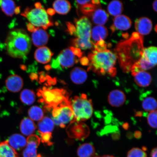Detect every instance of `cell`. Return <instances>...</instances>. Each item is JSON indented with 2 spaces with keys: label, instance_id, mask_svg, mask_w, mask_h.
<instances>
[{
  "label": "cell",
  "instance_id": "1",
  "mask_svg": "<svg viewBox=\"0 0 157 157\" xmlns=\"http://www.w3.org/2000/svg\"><path fill=\"white\" fill-rule=\"evenodd\" d=\"M7 53L15 58L24 59L30 52L31 42L25 31L14 29L9 33L5 41Z\"/></svg>",
  "mask_w": 157,
  "mask_h": 157
},
{
  "label": "cell",
  "instance_id": "2",
  "mask_svg": "<svg viewBox=\"0 0 157 157\" xmlns=\"http://www.w3.org/2000/svg\"><path fill=\"white\" fill-rule=\"evenodd\" d=\"M89 67L88 69L98 74L115 76L116 68L115 65L117 60L116 55L109 50H94L88 55Z\"/></svg>",
  "mask_w": 157,
  "mask_h": 157
},
{
  "label": "cell",
  "instance_id": "3",
  "mask_svg": "<svg viewBox=\"0 0 157 157\" xmlns=\"http://www.w3.org/2000/svg\"><path fill=\"white\" fill-rule=\"evenodd\" d=\"M76 32L74 34L77 37L72 40V44L75 48L87 50L91 49L94 44L91 40V23L87 17H82L75 21Z\"/></svg>",
  "mask_w": 157,
  "mask_h": 157
},
{
  "label": "cell",
  "instance_id": "4",
  "mask_svg": "<svg viewBox=\"0 0 157 157\" xmlns=\"http://www.w3.org/2000/svg\"><path fill=\"white\" fill-rule=\"evenodd\" d=\"M70 103L73 112L75 121H87L93 115V103L91 100L88 99L85 94L74 97Z\"/></svg>",
  "mask_w": 157,
  "mask_h": 157
},
{
  "label": "cell",
  "instance_id": "5",
  "mask_svg": "<svg viewBox=\"0 0 157 157\" xmlns=\"http://www.w3.org/2000/svg\"><path fill=\"white\" fill-rule=\"evenodd\" d=\"M21 15L26 17L35 27H41L46 29L53 25V23L44 9H31L27 8Z\"/></svg>",
  "mask_w": 157,
  "mask_h": 157
},
{
  "label": "cell",
  "instance_id": "6",
  "mask_svg": "<svg viewBox=\"0 0 157 157\" xmlns=\"http://www.w3.org/2000/svg\"><path fill=\"white\" fill-rule=\"evenodd\" d=\"M52 115L55 124L60 127L64 128L67 124L75 121L73 112L70 102L53 108Z\"/></svg>",
  "mask_w": 157,
  "mask_h": 157
},
{
  "label": "cell",
  "instance_id": "7",
  "mask_svg": "<svg viewBox=\"0 0 157 157\" xmlns=\"http://www.w3.org/2000/svg\"><path fill=\"white\" fill-rule=\"evenodd\" d=\"M39 93L44 102L49 106L53 108L69 102L64 90L44 88Z\"/></svg>",
  "mask_w": 157,
  "mask_h": 157
},
{
  "label": "cell",
  "instance_id": "8",
  "mask_svg": "<svg viewBox=\"0 0 157 157\" xmlns=\"http://www.w3.org/2000/svg\"><path fill=\"white\" fill-rule=\"evenodd\" d=\"M40 137L33 135L27 139V144L23 153V157H42L37 154V150L40 142Z\"/></svg>",
  "mask_w": 157,
  "mask_h": 157
},
{
  "label": "cell",
  "instance_id": "9",
  "mask_svg": "<svg viewBox=\"0 0 157 157\" xmlns=\"http://www.w3.org/2000/svg\"><path fill=\"white\" fill-rule=\"evenodd\" d=\"M56 59L60 68L71 67L78 61L72 51L68 48L63 50Z\"/></svg>",
  "mask_w": 157,
  "mask_h": 157
},
{
  "label": "cell",
  "instance_id": "10",
  "mask_svg": "<svg viewBox=\"0 0 157 157\" xmlns=\"http://www.w3.org/2000/svg\"><path fill=\"white\" fill-rule=\"evenodd\" d=\"M152 26L151 21L148 17H141L135 21V29L140 35H147L150 34L152 30Z\"/></svg>",
  "mask_w": 157,
  "mask_h": 157
},
{
  "label": "cell",
  "instance_id": "11",
  "mask_svg": "<svg viewBox=\"0 0 157 157\" xmlns=\"http://www.w3.org/2000/svg\"><path fill=\"white\" fill-rule=\"evenodd\" d=\"M113 21V25L111 28L113 32H114L116 29L123 31L128 30L130 29L132 23L128 17L124 15L115 17Z\"/></svg>",
  "mask_w": 157,
  "mask_h": 157
},
{
  "label": "cell",
  "instance_id": "12",
  "mask_svg": "<svg viewBox=\"0 0 157 157\" xmlns=\"http://www.w3.org/2000/svg\"><path fill=\"white\" fill-rule=\"evenodd\" d=\"M23 85L22 78L17 75L10 76L6 80V87L9 91L12 93L19 92L22 89Z\"/></svg>",
  "mask_w": 157,
  "mask_h": 157
},
{
  "label": "cell",
  "instance_id": "13",
  "mask_svg": "<svg viewBox=\"0 0 157 157\" xmlns=\"http://www.w3.org/2000/svg\"><path fill=\"white\" fill-rule=\"evenodd\" d=\"M108 101L113 107H119L124 104L126 100L125 94L121 90H115L109 94Z\"/></svg>",
  "mask_w": 157,
  "mask_h": 157
},
{
  "label": "cell",
  "instance_id": "14",
  "mask_svg": "<svg viewBox=\"0 0 157 157\" xmlns=\"http://www.w3.org/2000/svg\"><path fill=\"white\" fill-rule=\"evenodd\" d=\"M49 35L44 29L36 28L32 34V41L35 46L42 47L48 43Z\"/></svg>",
  "mask_w": 157,
  "mask_h": 157
},
{
  "label": "cell",
  "instance_id": "15",
  "mask_svg": "<svg viewBox=\"0 0 157 157\" xmlns=\"http://www.w3.org/2000/svg\"><path fill=\"white\" fill-rule=\"evenodd\" d=\"M135 83L140 87H146L150 85L152 82V76L148 72L140 71L132 73Z\"/></svg>",
  "mask_w": 157,
  "mask_h": 157
},
{
  "label": "cell",
  "instance_id": "16",
  "mask_svg": "<svg viewBox=\"0 0 157 157\" xmlns=\"http://www.w3.org/2000/svg\"><path fill=\"white\" fill-rule=\"evenodd\" d=\"M53 54L50 49L46 47H42L37 49L35 53V58L37 62L42 64L48 63Z\"/></svg>",
  "mask_w": 157,
  "mask_h": 157
},
{
  "label": "cell",
  "instance_id": "17",
  "mask_svg": "<svg viewBox=\"0 0 157 157\" xmlns=\"http://www.w3.org/2000/svg\"><path fill=\"white\" fill-rule=\"evenodd\" d=\"M7 141L10 146L15 151L22 150L27 144V139L22 135L18 133L11 135Z\"/></svg>",
  "mask_w": 157,
  "mask_h": 157
},
{
  "label": "cell",
  "instance_id": "18",
  "mask_svg": "<svg viewBox=\"0 0 157 157\" xmlns=\"http://www.w3.org/2000/svg\"><path fill=\"white\" fill-rule=\"evenodd\" d=\"M94 24L98 25H103L107 22L109 15L104 10L97 8L92 12L89 15Z\"/></svg>",
  "mask_w": 157,
  "mask_h": 157
},
{
  "label": "cell",
  "instance_id": "19",
  "mask_svg": "<svg viewBox=\"0 0 157 157\" xmlns=\"http://www.w3.org/2000/svg\"><path fill=\"white\" fill-rule=\"evenodd\" d=\"M87 72L81 67L75 68L71 72V79L74 83L76 84L84 83L87 80Z\"/></svg>",
  "mask_w": 157,
  "mask_h": 157
},
{
  "label": "cell",
  "instance_id": "20",
  "mask_svg": "<svg viewBox=\"0 0 157 157\" xmlns=\"http://www.w3.org/2000/svg\"><path fill=\"white\" fill-rule=\"evenodd\" d=\"M20 128L23 135L29 136L33 135L36 127L34 121L29 118L25 117L21 121Z\"/></svg>",
  "mask_w": 157,
  "mask_h": 157
},
{
  "label": "cell",
  "instance_id": "21",
  "mask_svg": "<svg viewBox=\"0 0 157 157\" xmlns=\"http://www.w3.org/2000/svg\"><path fill=\"white\" fill-rule=\"evenodd\" d=\"M55 124L52 119L48 117H44L38 124L39 132L41 134L52 133L54 130Z\"/></svg>",
  "mask_w": 157,
  "mask_h": 157
},
{
  "label": "cell",
  "instance_id": "22",
  "mask_svg": "<svg viewBox=\"0 0 157 157\" xmlns=\"http://www.w3.org/2000/svg\"><path fill=\"white\" fill-rule=\"evenodd\" d=\"M157 56L156 47L151 46L144 48L142 57L148 63L155 67L157 64Z\"/></svg>",
  "mask_w": 157,
  "mask_h": 157
},
{
  "label": "cell",
  "instance_id": "23",
  "mask_svg": "<svg viewBox=\"0 0 157 157\" xmlns=\"http://www.w3.org/2000/svg\"><path fill=\"white\" fill-rule=\"evenodd\" d=\"M108 35L107 29L103 25H98L94 27L91 29V37L95 42L104 40Z\"/></svg>",
  "mask_w": 157,
  "mask_h": 157
},
{
  "label": "cell",
  "instance_id": "24",
  "mask_svg": "<svg viewBox=\"0 0 157 157\" xmlns=\"http://www.w3.org/2000/svg\"><path fill=\"white\" fill-rule=\"evenodd\" d=\"M78 157H95L96 151L95 148L90 143H85L78 147L77 150Z\"/></svg>",
  "mask_w": 157,
  "mask_h": 157
},
{
  "label": "cell",
  "instance_id": "25",
  "mask_svg": "<svg viewBox=\"0 0 157 157\" xmlns=\"http://www.w3.org/2000/svg\"><path fill=\"white\" fill-rule=\"evenodd\" d=\"M55 11L59 14L66 15L71 9V5L68 1L65 0H57L53 4Z\"/></svg>",
  "mask_w": 157,
  "mask_h": 157
},
{
  "label": "cell",
  "instance_id": "26",
  "mask_svg": "<svg viewBox=\"0 0 157 157\" xmlns=\"http://www.w3.org/2000/svg\"><path fill=\"white\" fill-rule=\"evenodd\" d=\"M0 157H19V156L6 140L0 143Z\"/></svg>",
  "mask_w": 157,
  "mask_h": 157
},
{
  "label": "cell",
  "instance_id": "27",
  "mask_svg": "<svg viewBox=\"0 0 157 157\" xmlns=\"http://www.w3.org/2000/svg\"><path fill=\"white\" fill-rule=\"evenodd\" d=\"M107 10L110 15L114 17H117L121 15L123 11V3L120 1L114 0L108 5Z\"/></svg>",
  "mask_w": 157,
  "mask_h": 157
},
{
  "label": "cell",
  "instance_id": "28",
  "mask_svg": "<svg viewBox=\"0 0 157 157\" xmlns=\"http://www.w3.org/2000/svg\"><path fill=\"white\" fill-rule=\"evenodd\" d=\"M142 106L144 111L149 113L156 110L157 101L155 99L151 97L148 96L142 99Z\"/></svg>",
  "mask_w": 157,
  "mask_h": 157
},
{
  "label": "cell",
  "instance_id": "29",
  "mask_svg": "<svg viewBox=\"0 0 157 157\" xmlns=\"http://www.w3.org/2000/svg\"><path fill=\"white\" fill-rule=\"evenodd\" d=\"M36 99L34 92L32 90L25 89L21 91L20 99L21 102L25 105H31L34 103Z\"/></svg>",
  "mask_w": 157,
  "mask_h": 157
},
{
  "label": "cell",
  "instance_id": "30",
  "mask_svg": "<svg viewBox=\"0 0 157 157\" xmlns=\"http://www.w3.org/2000/svg\"><path fill=\"white\" fill-rule=\"evenodd\" d=\"M2 11L6 15L12 17L15 13V2L10 0H3L0 2Z\"/></svg>",
  "mask_w": 157,
  "mask_h": 157
},
{
  "label": "cell",
  "instance_id": "31",
  "mask_svg": "<svg viewBox=\"0 0 157 157\" xmlns=\"http://www.w3.org/2000/svg\"><path fill=\"white\" fill-rule=\"evenodd\" d=\"M28 115L29 118L33 121H40L44 117L43 109L38 106H33L29 109Z\"/></svg>",
  "mask_w": 157,
  "mask_h": 157
},
{
  "label": "cell",
  "instance_id": "32",
  "mask_svg": "<svg viewBox=\"0 0 157 157\" xmlns=\"http://www.w3.org/2000/svg\"><path fill=\"white\" fill-rule=\"evenodd\" d=\"M127 157H147V154L142 149L133 148L129 151Z\"/></svg>",
  "mask_w": 157,
  "mask_h": 157
},
{
  "label": "cell",
  "instance_id": "33",
  "mask_svg": "<svg viewBox=\"0 0 157 157\" xmlns=\"http://www.w3.org/2000/svg\"><path fill=\"white\" fill-rule=\"evenodd\" d=\"M157 110L149 113L147 117V122L153 128H157Z\"/></svg>",
  "mask_w": 157,
  "mask_h": 157
},
{
  "label": "cell",
  "instance_id": "34",
  "mask_svg": "<svg viewBox=\"0 0 157 157\" xmlns=\"http://www.w3.org/2000/svg\"><path fill=\"white\" fill-rule=\"evenodd\" d=\"M40 140L43 143L50 144L51 143L50 140L52 137V133H44L40 134Z\"/></svg>",
  "mask_w": 157,
  "mask_h": 157
},
{
  "label": "cell",
  "instance_id": "35",
  "mask_svg": "<svg viewBox=\"0 0 157 157\" xmlns=\"http://www.w3.org/2000/svg\"><path fill=\"white\" fill-rule=\"evenodd\" d=\"M70 49L75 56H78L79 58L81 57L83 55V53L82 52L80 49L75 48L74 47H71Z\"/></svg>",
  "mask_w": 157,
  "mask_h": 157
},
{
  "label": "cell",
  "instance_id": "36",
  "mask_svg": "<svg viewBox=\"0 0 157 157\" xmlns=\"http://www.w3.org/2000/svg\"><path fill=\"white\" fill-rule=\"evenodd\" d=\"M66 25H67L68 31L70 34L71 35L74 34L76 32L75 26L72 24V23L69 22H67Z\"/></svg>",
  "mask_w": 157,
  "mask_h": 157
},
{
  "label": "cell",
  "instance_id": "37",
  "mask_svg": "<svg viewBox=\"0 0 157 157\" xmlns=\"http://www.w3.org/2000/svg\"><path fill=\"white\" fill-rule=\"evenodd\" d=\"M80 62L83 65L86 66L89 64V61L88 58L84 57L80 59Z\"/></svg>",
  "mask_w": 157,
  "mask_h": 157
},
{
  "label": "cell",
  "instance_id": "38",
  "mask_svg": "<svg viewBox=\"0 0 157 157\" xmlns=\"http://www.w3.org/2000/svg\"><path fill=\"white\" fill-rule=\"evenodd\" d=\"M26 25L27 29L29 32H33L36 29L34 25L31 24L30 23H27Z\"/></svg>",
  "mask_w": 157,
  "mask_h": 157
},
{
  "label": "cell",
  "instance_id": "39",
  "mask_svg": "<svg viewBox=\"0 0 157 157\" xmlns=\"http://www.w3.org/2000/svg\"><path fill=\"white\" fill-rule=\"evenodd\" d=\"M157 149L156 147L153 148L151 152V157H157Z\"/></svg>",
  "mask_w": 157,
  "mask_h": 157
},
{
  "label": "cell",
  "instance_id": "40",
  "mask_svg": "<svg viewBox=\"0 0 157 157\" xmlns=\"http://www.w3.org/2000/svg\"><path fill=\"white\" fill-rule=\"evenodd\" d=\"M46 12L50 16L53 15L56 13V11L54 9H48L47 10Z\"/></svg>",
  "mask_w": 157,
  "mask_h": 157
},
{
  "label": "cell",
  "instance_id": "41",
  "mask_svg": "<svg viewBox=\"0 0 157 157\" xmlns=\"http://www.w3.org/2000/svg\"><path fill=\"white\" fill-rule=\"evenodd\" d=\"M30 78L32 80L36 79L38 78V76L36 74L32 73L30 75Z\"/></svg>",
  "mask_w": 157,
  "mask_h": 157
},
{
  "label": "cell",
  "instance_id": "42",
  "mask_svg": "<svg viewBox=\"0 0 157 157\" xmlns=\"http://www.w3.org/2000/svg\"><path fill=\"white\" fill-rule=\"evenodd\" d=\"M35 6L36 9H40L42 8V5L40 3L37 2L35 4Z\"/></svg>",
  "mask_w": 157,
  "mask_h": 157
},
{
  "label": "cell",
  "instance_id": "43",
  "mask_svg": "<svg viewBox=\"0 0 157 157\" xmlns=\"http://www.w3.org/2000/svg\"><path fill=\"white\" fill-rule=\"evenodd\" d=\"M157 0L154 1V2L153 3V9H154V10L155 12H157Z\"/></svg>",
  "mask_w": 157,
  "mask_h": 157
},
{
  "label": "cell",
  "instance_id": "44",
  "mask_svg": "<svg viewBox=\"0 0 157 157\" xmlns=\"http://www.w3.org/2000/svg\"><path fill=\"white\" fill-rule=\"evenodd\" d=\"M21 11V7L20 6L17 7L15 8V13L16 14H18L20 13Z\"/></svg>",
  "mask_w": 157,
  "mask_h": 157
},
{
  "label": "cell",
  "instance_id": "45",
  "mask_svg": "<svg viewBox=\"0 0 157 157\" xmlns=\"http://www.w3.org/2000/svg\"><path fill=\"white\" fill-rule=\"evenodd\" d=\"M21 68L23 70H27L26 66H25V65L21 64L20 66Z\"/></svg>",
  "mask_w": 157,
  "mask_h": 157
},
{
  "label": "cell",
  "instance_id": "46",
  "mask_svg": "<svg viewBox=\"0 0 157 157\" xmlns=\"http://www.w3.org/2000/svg\"><path fill=\"white\" fill-rule=\"evenodd\" d=\"M44 68L45 69L47 70H50L51 68H52V67H51V66L49 65H48L45 66Z\"/></svg>",
  "mask_w": 157,
  "mask_h": 157
},
{
  "label": "cell",
  "instance_id": "47",
  "mask_svg": "<svg viewBox=\"0 0 157 157\" xmlns=\"http://www.w3.org/2000/svg\"><path fill=\"white\" fill-rule=\"evenodd\" d=\"M95 157H115L113 155H103V156H96Z\"/></svg>",
  "mask_w": 157,
  "mask_h": 157
},
{
  "label": "cell",
  "instance_id": "48",
  "mask_svg": "<svg viewBox=\"0 0 157 157\" xmlns=\"http://www.w3.org/2000/svg\"><path fill=\"white\" fill-rule=\"evenodd\" d=\"M156 27H157V25H156L155 26V30L156 31V29H157Z\"/></svg>",
  "mask_w": 157,
  "mask_h": 157
}]
</instances>
